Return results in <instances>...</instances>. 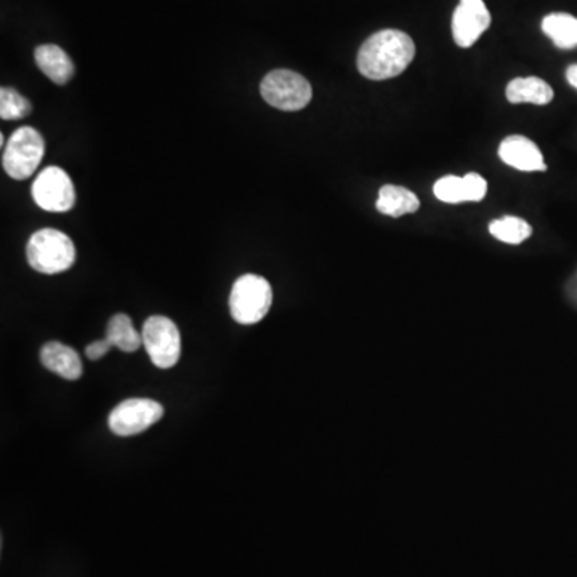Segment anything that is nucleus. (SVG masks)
Segmentation results:
<instances>
[{"instance_id":"f257e3e1","label":"nucleus","mask_w":577,"mask_h":577,"mask_svg":"<svg viewBox=\"0 0 577 577\" xmlns=\"http://www.w3.org/2000/svg\"><path fill=\"white\" fill-rule=\"evenodd\" d=\"M416 57V44L398 29L372 34L358 52V69L366 79L387 81L400 76Z\"/></svg>"},{"instance_id":"f03ea898","label":"nucleus","mask_w":577,"mask_h":577,"mask_svg":"<svg viewBox=\"0 0 577 577\" xmlns=\"http://www.w3.org/2000/svg\"><path fill=\"white\" fill-rule=\"evenodd\" d=\"M26 257L33 270L44 275H57L73 267L76 247L63 231L42 228L29 238Z\"/></svg>"},{"instance_id":"7ed1b4c3","label":"nucleus","mask_w":577,"mask_h":577,"mask_svg":"<svg viewBox=\"0 0 577 577\" xmlns=\"http://www.w3.org/2000/svg\"><path fill=\"white\" fill-rule=\"evenodd\" d=\"M273 303V289L259 275H244L236 279L230 294V313L236 323L251 326L262 321Z\"/></svg>"},{"instance_id":"20e7f679","label":"nucleus","mask_w":577,"mask_h":577,"mask_svg":"<svg viewBox=\"0 0 577 577\" xmlns=\"http://www.w3.org/2000/svg\"><path fill=\"white\" fill-rule=\"evenodd\" d=\"M45 140L34 127H20L13 132L2 154L5 174L13 180H26L41 166Z\"/></svg>"},{"instance_id":"39448f33","label":"nucleus","mask_w":577,"mask_h":577,"mask_svg":"<svg viewBox=\"0 0 577 577\" xmlns=\"http://www.w3.org/2000/svg\"><path fill=\"white\" fill-rule=\"evenodd\" d=\"M260 93L268 105L281 111H300L313 97L310 82L289 69H276L263 77Z\"/></svg>"},{"instance_id":"423d86ee","label":"nucleus","mask_w":577,"mask_h":577,"mask_svg":"<svg viewBox=\"0 0 577 577\" xmlns=\"http://www.w3.org/2000/svg\"><path fill=\"white\" fill-rule=\"evenodd\" d=\"M142 337L143 347L156 368H174L182 355V337L172 319L151 316L143 324Z\"/></svg>"},{"instance_id":"0eeeda50","label":"nucleus","mask_w":577,"mask_h":577,"mask_svg":"<svg viewBox=\"0 0 577 577\" xmlns=\"http://www.w3.org/2000/svg\"><path fill=\"white\" fill-rule=\"evenodd\" d=\"M31 194L37 206L53 214L68 212L76 202L73 180L57 166L47 167L37 175L31 186Z\"/></svg>"},{"instance_id":"6e6552de","label":"nucleus","mask_w":577,"mask_h":577,"mask_svg":"<svg viewBox=\"0 0 577 577\" xmlns=\"http://www.w3.org/2000/svg\"><path fill=\"white\" fill-rule=\"evenodd\" d=\"M164 416V408L158 401L148 398H130L122 401L109 414L108 425L118 436H135L158 424Z\"/></svg>"},{"instance_id":"1a4fd4ad","label":"nucleus","mask_w":577,"mask_h":577,"mask_svg":"<svg viewBox=\"0 0 577 577\" xmlns=\"http://www.w3.org/2000/svg\"><path fill=\"white\" fill-rule=\"evenodd\" d=\"M491 26V13L483 0H460L452 15V37L462 49H470Z\"/></svg>"},{"instance_id":"9d476101","label":"nucleus","mask_w":577,"mask_h":577,"mask_svg":"<svg viewBox=\"0 0 577 577\" xmlns=\"http://www.w3.org/2000/svg\"><path fill=\"white\" fill-rule=\"evenodd\" d=\"M436 199L446 204H460V202H480L486 198L488 183L481 175L470 172L465 177L446 175L440 178L433 186Z\"/></svg>"},{"instance_id":"9b49d317","label":"nucleus","mask_w":577,"mask_h":577,"mask_svg":"<svg viewBox=\"0 0 577 577\" xmlns=\"http://www.w3.org/2000/svg\"><path fill=\"white\" fill-rule=\"evenodd\" d=\"M499 158L507 166L521 172H545L544 156L536 143L521 135H512L505 138L499 146Z\"/></svg>"},{"instance_id":"f8f14e48","label":"nucleus","mask_w":577,"mask_h":577,"mask_svg":"<svg viewBox=\"0 0 577 577\" xmlns=\"http://www.w3.org/2000/svg\"><path fill=\"white\" fill-rule=\"evenodd\" d=\"M41 361L45 368L66 380L81 379L84 372L79 353L60 342L45 343L41 350Z\"/></svg>"},{"instance_id":"ddd939ff","label":"nucleus","mask_w":577,"mask_h":577,"mask_svg":"<svg viewBox=\"0 0 577 577\" xmlns=\"http://www.w3.org/2000/svg\"><path fill=\"white\" fill-rule=\"evenodd\" d=\"M34 58H36V65L39 66L42 73L55 84H68L71 77L74 76L73 60L58 45H39L34 52Z\"/></svg>"},{"instance_id":"4468645a","label":"nucleus","mask_w":577,"mask_h":577,"mask_svg":"<svg viewBox=\"0 0 577 577\" xmlns=\"http://www.w3.org/2000/svg\"><path fill=\"white\" fill-rule=\"evenodd\" d=\"M507 100L513 105L531 103V105H549L553 100V89L541 77H517L509 82L505 90Z\"/></svg>"},{"instance_id":"2eb2a0df","label":"nucleus","mask_w":577,"mask_h":577,"mask_svg":"<svg viewBox=\"0 0 577 577\" xmlns=\"http://www.w3.org/2000/svg\"><path fill=\"white\" fill-rule=\"evenodd\" d=\"M380 214L400 218L403 215L414 214L420 209V201L416 194L408 188L396 185H385L379 190L376 204Z\"/></svg>"},{"instance_id":"dca6fc26","label":"nucleus","mask_w":577,"mask_h":577,"mask_svg":"<svg viewBox=\"0 0 577 577\" xmlns=\"http://www.w3.org/2000/svg\"><path fill=\"white\" fill-rule=\"evenodd\" d=\"M542 31L558 49L577 47V18L569 13H550L542 20Z\"/></svg>"},{"instance_id":"f3484780","label":"nucleus","mask_w":577,"mask_h":577,"mask_svg":"<svg viewBox=\"0 0 577 577\" xmlns=\"http://www.w3.org/2000/svg\"><path fill=\"white\" fill-rule=\"evenodd\" d=\"M106 339L121 352L134 353L143 345L142 334L135 331L132 319L124 313L114 315L106 327Z\"/></svg>"},{"instance_id":"a211bd4d","label":"nucleus","mask_w":577,"mask_h":577,"mask_svg":"<svg viewBox=\"0 0 577 577\" xmlns=\"http://www.w3.org/2000/svg\"><path fill=\"white\" fill-rule=\"evenodd\" d=\"M489 233L505 244H521L533 235V228L526 220L504 217L489 223Z\"/></svg>"},{"instance_id":"6ab92c4d","label":"nucleus","mask_w":577,"mask_h":577,"mask_svg":"<svg viewBox=\"0 0 577 577\" xmlns=\"http://www.w3.org/2000/svg\"><path fill=\"white\" fill-rule=\"evenodd\" d=\"M33 111V105L28 98L23 97L17 90L2 87L0 90V118L4 121H18Z\"/></svg>"},{"instance_id":"aec40b11","label":"nucleus","mask_w":577,"mask_h":577,"mask_svg":"<svg viewBox=\"0 0 577 577\" xmlns=\"http://www.w3.org/2000/svg\"><path fill=\"white\" fill-rule=\"evenodd\" d=\"M111 348H113V345H111V342H109L105 337L103 340H97V342L90 343L87 350H85V355H87L89 360L97 361L100 360V358H103Z\"/></svg>"},{"instance_id":"412c9836","label":"nucleus","mask_w":577,"mask_h":577,"mask_svg":"<svg viewBox=\"0 0 577 577\" xmlns=\"http://www.w3.org/2000/svg\"><path fill=\"white\" fill-rule=\"evenodd\" d=\"M566 79H568L569 85H573L574 89L577 90V65L569 66L566 69Z\"/></svg>"}]
</instances>
